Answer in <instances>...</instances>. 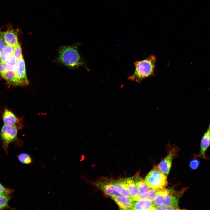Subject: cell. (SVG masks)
Segmentation results:
<instances>
[{"mask_svg": "<svg viewBox=\"0 0 210 210\" xmlns=\"http://www.w3.org/2000/svg\"><path fill=\"white\" fill-rule=\"evenodd\" d=\"M178 150L177 146L172 147L169 149L167 155L158 166L162 172L167 176L169 172L172 161L176 156Z\"/></svg>", "mask_w": 210, "mask_h": 210, "instance_id": "obj_6", "label": "cell"}, {"mask_svg": "<svg viewBox=\"0 0 210 210\" xmlns=\"http://www.w3.org/2000/svg\"><path fill=\"white\" fill-rule=\"evenodd\" d=\"M9 195L0 196V210L7 208L8 206V203L10 199Z\"/></svg>", "mask_w": 210, "mask_h": 210, "instance_id": "obj_22", "label": "cell"}, {"mask_svg": "<svg viewBox=\"0 0 210 210\" xmlns=\"http://www.w3.org/2000/svg\"><path fill=\"white\" fill-rule=\"evenodd\" d=\"M112 181L114 190L116 192L120 195L130 197L122 179L116 180H112Z\"/></svg>", "mask_w": 210, "mask_h": 210, "instance_id": "obj_16", "label": "cell"}, {"mask_svg": "<svg viewBox=\"0 0 210 210\" xmlns=\"http://www.w3.org/2000/svg\"><path fill=\"white\" fill-rule=\"evenodd\" d=\"M188 189L185 188L180 191L165 188L158 190V195L153 202L155 205L178 207L179 198Z\"/></svg>", "mask_w": 210, "mask_h": 210, "instance_id": "obj_3", "label": "cell"}, {"mask_svg": "<svg viewBox=\"0 0 210 210\" xmlns=\"http://www.w3.org/2000/svg\"><path fill=\"white\" fill-rule=\"evenodd\" d=\"M200 150L198 154L194 155L193 158H200L207 160L210 158L206 155V152L210 146V121L207 129L201 139Z\"/></svg>", "mask_w": 210, "mask_h": 210, "instance_id": "obj_7", "label": "cell"}, {"mask_svg": "<svg viewBox=\"0 0 210 210\" xmlns=\"http://www.w3.org/2000/svg\"><path fill=\"white\" fill-rule=\"evenodd\" d=\"M13 54L18 61L23 58L22 49L19 43L13 47Z\"/></svg>", "mask_w": 210, "mask_h": 210, "instance_id": "obj_23", "label": "cell"}, {"mask_svg": "<svg viewBox=\"0 0 210 210\" xmlns=\"http://www.w3.org/2000/svg\"><path fill=\"white\" fill-rule=\"evenodd\" d=\"M13 47L6 44L0 57V62L5 63L13 53Z\"/></svg>", "mask_w": 210, "mask_h": 210, "instance_id": "obj_19", "label": "cell"}, {"mask_svg": "<svg viewBox=\"0 0 210 210\" xmlns=\"http://www.w3.org/2000/svg\"><path fill=\"white\" fill-rule=\"evenodd\" d=\"M2 119L4 125L8 126L20 125V120L10 110L6 108L2 112Z\"/></svg>", "mask_w": 210, "mask_h": 210, "instance_id": "obj_10", "label": "cell"}, {"mask_svg": "<svg viewBox=\"0 0 210 210\" xmlns=\"http://www.w3.org/2000/svg\"><path fill=\"white\" fill-rule=\"evenodd\" d=\"M2 76L10 84L15 86L24 85L18 78L16 71H6Z\"/></svg>", "mask_w": 210, "mask_h": 210, "instance_id": "obj_15", "label": "cell"}, {"mask_svg": "<svg viewBox=\"0 0 210 210\" xmlns=\"http://www.w3.org/2000/svg\"><path fill=\"white\" fill-rule=\"evenodd\" d=\"M138 175H135V182L138 188L139 194L146 192L151 189L146 184L145 180Z\"/></svg>", "mask_w": 210, "mask_h": 210, "instance_id": "obj_17", "label": "cell"}, {"mask_svg": "<svg viewBox=\"0 0 210 210\" xmlns=\"http://www.w3.org/2000/svg\"><path fill=\"white\" fill-rule=\"evenodd\" d=\"M135 175L134 176L122 179L130 197L134 200L139 194L138 188L135 182Z\"/></svg>", "mask_w": 210, "mask_h": 210, "instance_id": "obj_12", "label": "cell"}, {"mask_svg": "<svg viewBox=\"0 0 210 210\" xmlns=\"http://www.w3.org/2000/svg\"><path fill=\"white\" fill-rule=\"evenodd\" d=\"M155 210H179L178 207H174L169 206L155 205Z\"/></svg>", "mask_w": 210, "mask_h": 210, "instance_id": "obj_26", "label": "cell"}, {"mask_svg": "<svg viewBox=\"0 0 210 210\" xmlns=\"http://www.w3.org/2000/svg\"><path fill=\"white\" fill-rule=\"evenodd\" d=\"M18 61L13 54H12L5 62L6 71H16Z\"/></svg>", "mask_w": 210, "mask_h": 210, "instance_id": "obj_20", "label": "cell"}, {"mask_svg": "<svg viewBox=\"0 0 210 210\" xmlns=\"http://www.w3.org/2000/svg\"><path fill=\"white\" fill-rule=\"evenodd\" d=\"M77 46L62 47L59 50L58 60L64 65L72 68L85 66L77 50Z\"/></svg>", "mask_w": 210, "mask_h": 210, "instance_id": "obj_2", "label": "cell"}, {"mask_svg": "<svg viewBox=\"0 0 210 210\" xmlns=\"http://www.w3.org/2000/svg\"><path fill=\"white\" fill-rule=\"evenodd\" d=\"M5 63L0 62V74L2 76L6 71Z\"/></svg>", "mask_w": 210, "mask_h": 210, "instance_id": "obj_28", "label": "cell"}, {"mask_svg": "<svg viewBox=\"0 0 210 210\" xmlns=\"http://www.w3.org/2000/svg\"><path fill=\"white\" fill-rule=\"evenodd\" d=\"M95 185L97 187L111 198L120 195L115 190L112 180L96 182Z\"/></svg>", "mask_w": 210, "mask_h": 210, "instance_id": "obj_9", "label": "cell"}, {"mask_svg": "<svg viewBox=\"0 0 210 210\" xmlns=\"http://www.w3.org/2000/svg\"><path fill=\"white\" fill-rule=\"evenodd\" d=\"M153 201L140 200H134L132 210H155Z\"/></svg>", "mask_w": 210, "mask_h": 210, "instance_id": "obj_14", "label": "cell"}, {"mask_svg": "<svg viewBox=\"0 0 210 210\" xmlns=\"http://www.w3.org/2000/svg\"><path fill=\"white\" fill-rule=\"evenodd\" d=\"M20 126L17 125L8 126L4 125L0 132V137L2 144V148L6 153L9 144L16 141L18 131Z\"/></svg>", "mask_w": 210, "mask_h": 210, "instance_id": "obj_5", "label": "cell"}, {"mask_svg": "<svg viewBox=\"0 0 210 210\" xmlns=\"http://www.w3.org/2000/svg\"><path fill=\"white\" fill-rule=\"evenodd\" d=\"M1 31V30L0 29V57L6 44L2 36Z\"/></svg>", "mask_w": 210, "mask_h": 210, "instance_id": "obj_27", "label": "cell"}, {"mask_svg": "<svg viewBox=\"0 0 210 210\" xmlns=\"http://www.w3.org/2000/svg\"><path fill=\"white\" fill-rule=\"evenodd\" d=\"M111 198L118 205L120 209L132 210L134 200L131 197L119 195Z\"/></svg>", "mask_w": 210, "mask_h": 210, "instance_id": "obj_11", "label": "cell"}, {"mask_svg": "<svg viewBox=\"0 0 210 210\" xmlns=\"http://www.w3.org/2000/svg\"><path fill=\"white\" fill-rule=\"evenodd\" d=\"M197 158H194L189 163V167L192 170H195L199 167L200 164V160Z\"/></svg>", "mask_w": 210, "mask_h": 210, "instance_id": "obj_24", "label": "cell"}, {"mask_svg": "<svg viewBox=\"0 0 210 210\" xmlns=\"http://www.w3.org/2000/svg\"><path fill=\"white\" fill-rule=\"evenodd\" d=\"M158 190L151 189L148 192L139 194L134 200H144L153 201L158 195Z\"/></svg>", "mask_w": 210, "mask_h": 210, "instance_id": "obj_18", "label": "cell"}, {"mask_svg": "<svg viewBox=\"0 0 210 210\" xmlns=\"http://www.w3.org/2000/svg\"><path fill=\"white\" fill-rule=\"evenodd\" d=\"M16 73L18 78L24 85L28 84L29 82L26 74L25 62L23 58L18 61Z\"/></svg>", "mask_w": 210, "mask_h": 210, "instance_id": "obj_13", "label": "cell"}, {"mask_svg": "<svg viewBox=\"0 0 210 210\" xmlns=\"http://www.w3.org/2000/svg\"><path fill=\"white\" fill-rule=\"evenodd\" d=\"M18 157L19 160L22 164H29L33 163L32 158L30 155L27 153H21L18 155Z\"/></svg>", "mask_w": 210, "mask_h": 210, "instance_id": "obj_21", "label": "cell"}, {"mask_svg": "<svg viewBox=\"0 0 210 210\" xmlns=\"http://www.w3.org/2000/svg\"><path fill=\"white\" fill-rule=\"evenodd\" d=\"M145 181L151 189L159 190L165 188L168 185L167 176L158 166H154L146 176Z\"/></svg>", "mask_w": 210, "mask_h": 210, "instance_id": "obj_4", "label": "cell"}, {"mask_svg": "<svg viewBox=\"0 0 210 210\" xmlns=\"http://www.w3.org/2000/svg\"><path fill=\"white\" fill-rule=\"evenodd\" d=\"M156 61V57L153 55L137 61L134 63L135 71L128 77V79L140 83L144 79L151 76L154 74Z\"/></svg>", "mask_w": 210, "mask_h": 210, "instance_id": "obj_1", "label": "cell"}, {"mask_svg": "<svg viewBox=\"0 0 210 210\" xmlns=\"http://www.w3.org/2000/svg\"><path fill=\"white\" fill-rule=\"evenodd\" d=\"M18 31L17 29H13L11 24H9L6 31H1L2 36L6 44L14 47L19 43L18 37Z\"/></svg>", "mask_w": 210, "mask_h": 210, "instance_id": "obj_8", "label": "cell"}, {"mask_svg": "<svg viewBox=\"0 0 210 210\" xmlns=\"http://www.w3.org/2000/svg\"><path fill=\"white\" fill-rule=\"evenodd\" d=\"M13 191L4 187L0 183V196L9 195Z\"/></svg>", "mask_w": 210, "mask_h": 210, "instance_id": "obj_25", "label": "cell"}]
</instances>
